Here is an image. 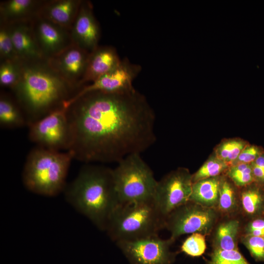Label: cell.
<instances>
[{"mask_svg": "<svg viewBox=\"0 0 264 264\" xmlns=\"http://www.w3.org/2000/svg\"><path fill=\"white\" fill-rule=\"evenodd\" d=\"M71 130L68 151L86 163L119 162L156 140L155 115L135 88L120 93L89 91L65 104Z\"/></svg>", "mask_w": 264, "mask_h": 264, "instance_id": "1", "label": "cell"}, {"mask_svg": "<svg viewBox=\"0 0 264 264\" xmlns=\"http://www.w3.org/2000/svg\"><path fill=\"white\" fill-rule=\"evenodd\" d=\"M27 125L61 108L77 90L42 58L20 61V76L12 90Z\"/></svg>", "mask_w": 264, "mask_h": 264, "instance_id": "2", "label": "cell"}, {"mask_svg": "<svg viewBox=\"0 0 264 264\" xmlns=\"http://www.w3.org/2000/svg\"><path fill=\"white\" fill-rule=\"evenodd\" d=\"M66 200L98 229L106 231L119 205L112 169L103 166H83L64 191Z\"/></svg>", "mask_w": 264, "mask_h": 264, "instance_id": "3", "label": "cell"}, {"mask_svg": "<svg viewBox=\"0 0 264 264\" xmlns=\"http://www.w3.org/2000/svg\"><path fill=\"white\" fill-rule=\"evenodd\" d=\"M72 153L37 147L28 154L22 172V181L29 191L54 197L64 192Z\"/></svg>", "mask_w": 264, "mask_h": 264, "instance_id": "4", "label": "cell"}, {"mask_svg": "<svg viewBox=\"0 0 264 264\" xmlns=\"http://www.w3.org/2000/svg\"><path fill=\"white\" fill-rule=\"evenodd\" d=\"M165 227V218L154 200L119 204L106 231L116 243L157 235Z\"/></svg>", "mask_w": 264, "mask_h": 264, "instance_id": "5", "label": "cell"}, {"mask_svg": "<svg viewBox=\"0 0 264 264\" xmlns=\"http://www.w3.org/2000/svg\"><path fill=\"white\" fill-rule=\"evenodd\" d=\"M113 170L119 204L153 199L157 181L140 154H130Z\"/></svg>", "mask_w": 264, "mask_h": 264, "instance_id": "6", "label": "cell"}, {"mask_svg": "<svg viewBox=\"0 0 264 264\" xmlns=\"http://www.w3.org/2000/svg\"><path fill=\"white\" fill-rule=\"evenodd\" d=\"M28 126L29 139L37 147L57 151L69 150L71 130L65 106Z\"/></svg>", "mask_w": 264, "mask_h": 264, "instance_id": "7", "label": "cell"}, {"mask_svg": "<svg viewBox=\"0 0 264 264\" xmlns=\"http://www.w3.org/2000/svg\"><path fill=\"white\" fill-rule=\"evenodd\" d=\"M192 180L187 171L179 170L157 181L153 200L165 219L175 209L190 201Z\"/></svg>", "mask_w": 264, "mask_h": 264, "instance_id": "8", "label": "cell"}, {"mask_svg": "<svg viewBox=\"0 0 264 264\" xmlns=\"http://www.w3.org/2000/svg\"><path fill=\"white\" fill-rule=\"evenodd\" d=\"M174 240H163L158 235L116 244L132 264H171L174 255L170 250Z\"/></svg>", "mask_w": 264, "mask_h": 264, "instance_id": "9", "label": "cell"}, {"mask_svg": "<svg viewBox=\"0 0 264 264\" xmlns=\"http://www.w3.org/2000/svg\"><path fill=\"white\" fill-rule=\"evenodd\" d=\"M141 70L139 65L132 63L127 58H125L115 68L91 84L82 87L68 101L89 91L114 93L132 90L134 88L133 82Z\"/></svg>", "mask_w": 264, "mask_h": 264, "instance_id": "10", "label": "cell"}, {"mask_svg": "<svg viewBox=\"0 0 264 264\" xmlns=\"http://www.w3.org/2000/svg\"><path fill=\"white\" fill-rule=\"evenodd\" d=\"M188 203L175 209L165 219V227L170 231L171 238L174 240L183 234L206 231L213 221L214 215L211 210Z\"/></svg>", "mask_w": 264, "mask_h": 264, "instance_id": "11", "label": "cell"}, {"mask_svg": "<svg viewBox=\"0 0 264 264\" xmlns=\"http://www.w3.org/2000/svg\"><path fill=\"white\" fill-rule=\"evenodd\" d=\"M35 39L42 56L47 60L72 44L70 31L39 15L31 20Z\"/></svg>", "mask_w": 264, "mask_h": 264, "instance_id": "12", "label": "cell"}, {"mask_svg": "<svg viewBox=\"0 0 264 264\" xmlns=\"http://www.w3.org/2000/svg\"><path fill=\"white\" fill-rule=\"evenodd\" d=\"M89 54L72 44L47 61L51 67L77 91L81 88Z\"/></svg>", "mask_w": 264, "mask_h": 264, "instance_id": "13", "label": "cell"}, {"mask_svg": "<svg viewBox=\"0 0 264 264\" xmlns=\"http://www.w3.org/2000/svg\"><path fill=\"white\" fill-rule=\"evenodd\" d=\"M69 31L72 44L88 53L99 46L100 28L94 16L91 2L82 0Z\"/></svg>", "mask_w": 264, "mask_h": 264, "instance_id": "14", "label": "cell"}, {"mask_svg": "<svg viewBox=\"0 0 264 264\" xmlns=\"http://www.w3.org/2000/svg\"><path fill=\"white\" fill-rule=\"evenodd\" d=\"M121 61L114 47L99 45L89 54L86 69L81 81V88L85 84L94 82L115 68Z\"/></svg>", "mask_w": 264, "mask_h": 264, "instance_id": "15", "label": "cell"}, {"mask_svg": "<svg viewBox=\"0 0 264 264\" xmlns=\"http://www.w3.org/2000/svg\"><path fill=\"white\" fill-rule=\"evenodd\" d=\"M82 0H45L38 15L70 31Z\"/></svg>", "mask_w": 264, "mask_h": 264, "instance_id": "16", "label": "cell"}, {"mask_svg": "<svg viewBox=\"0 0 264 264\" xmlns=\"http://www.w3.org/2000/svg\"><path fill=\"white\" fill-rule=\"evenodd\" d=\"M9 28L15 51L20 60L43 58L35 39L31 21L14 23L9 24Z\"/></svg>", "mask_w": 264, "mask_h": 264, "instance_id": "17", "label": "cell"}, {"mask_svg": "<svg viewBox=\"0 0 264 264\" xmlns=\"http://www.w3.org/2000/svg\"><path fill=\"white\" fill-rule=\"evenodd\" d=\"M45 0H7L0 2V23L31 21L39 14Z\"/></svg>", "mask_w": 264, "mask_h": 264, "instance_id": "18", "label": "cell"}, {"mask_svg": "<svg viewBox=\"0 0 264 264\" xmlns=\"http://www.w3.org/2000/svg\"><path fill=\"white\" fill-rule=\"evenodd\" d=\"M0 124L5 128H17L27 125L25 115L15 99L3 92L0 95Z\"/></svg>", "mask_w": 264, "mask_h": 264, "instance_id": "19", "label": "cell"}, {"mask_svg": "<svg viewBox=\"0 0 264 264\" xmlns=\"http://www.w3.org/2000/svg\"><path fill=\"white\" fill-rule=\"evenodd\" d=\"M220 186L219 182L215 178L196 181L192 185L190 201L207 205L214 204L219 196Z\"/></svg>", "mask_w": 264, "mask_h": 264, "instance_id": "20", "label": "cell"}, {"mask_svg": "<svg viewBox=\"0 0 264 264\" xmlns=\"http://www.w3.org/2000/svg\"><path fill=\"white\" fill-rule=\"evenodd\" d=\"M239 228V222L232 220L221 224L217 231V247L223 250H238L236 238Z\"/></svg>", "mask_w": 264, "mask_h": 264, "instance_id": "21", "label": "cell"}, {"mask_svg": "<svg viewBox=\"0 0 264 264\" xmlns=\"http://www.w3.org/2000/svg\"><path fill=\"white\" fill-rule=\"evenodd\" d=\"M20 60L0 62V84L12 90L17 84L20 76Z\"/></svg>", "mask_w": 264, "mask_h": 264, "instance_id": "22", "label": "cell"}, {"mask_svg": "<svg viewBox=\"0 0 264 264\" xmlns=\"http://www.w3.org/2000/svg\"><path fill=\"white\" fill-rule=\"evenodd\" d=\"M20 60L15 51L9 25L0 23V62Z\"/></svg>", "mask_w": 264, "mask_h": 264, "instance_id": "23", "label": "cell"}, {"mask_svg": "<svg viewBox=\"0 0 264 264\" xmlns=\"http://www.w3.org/2000/svg\"><path fill=\"white\" fill-rule=\"evenodd\" d=\"M209 264H250L238 250L216 249L211 256Z\"/></svg>", "mask_w": 264, "mask_h": 264, "instance_id": "24", "label": "cell"}, {"mask_svg": "<svg viewBox=\"0 0 264 264\" xmlns=\"http://www.w3.org/2000/svg\"><path fill=\"white\" fill-rule=\"evenodd\" d=\"M206 247L204 236L195 233L188 237L182 243V252L192 257H198L204 253Z\"/></svg>", "mask_w": 264, "mask_h": 264, "instance_id": "25", "label": "cell"}, {"mask_svg": "<svg viewBox=\"0 0 264 264\" xmlns=\"http://www.w3.org/2000/svg\"><path fill=\"white\" fill-rule=\"evenodd\" d=\"M263 197L257 189H251L242 194V202L244 211L249 214L256 213L263 202Z\"/></svg>", "mask_w": 264, "mask_h": 264, "instance_id": "26", "label": "cell"}, {"mask_svg": "<svg viewBox=\"0 0 264 264\" xmlns=\"http://www.w3.org/2000/svg\"><path fill=\"white\" fill-rule=\"evenodd\" d=\"M224 165L220 162L211 160L205 163L195 174L192 179L194 181L206 179L218 175Z\"/></svg>", "mask_w": 264, "mask_h": 264, "instance_id": "27", "label": "cell"}, {"mask_svg": "<svg viewBox=\"0 0 264 264\" xmlns=\"http://www.w3.org/2000/svg\"><path fill=\"white\" fill-rule=\"evenodd\" d=\"M243 242L256 261L264 262V237L247 235Z\"/></svg>", "mask_w": 264, "mask_h": 264, "instance_id": "28", "label": "cell"}, {"mask_svg": "<svg viewBox=\"0 0 264 264\" xmlns=\"http://www.w3.org/2000/svg\"><path fill=\"white\" fill-rule=\"evenodd\" d=\"M219 200L220 208L223 211L230 210L235 205L234 191L227 181L220 186Z\"/></svg>", "mask_w": 264, "mask_h": 264, "instance_id": "29", "label": "cell"}, {"mask_svg": "<svg viewBox=\"0 0 264 264\" xmlns=\"http://www.w3.org/2000/svg\"><path fill=\"white\" fill-rule=\"evenodd\" d=\"M263 153L259 148L255 146H250L243 149L238 156V160L242 163H253Z\"/></svg>", "mask_w": 264, "mask_h": 264, "instance_id": "30", "label": "cell"}, {"mask_svg": "<svg viewBox=\"0 0 264 264\" xmlns=\"http://www.w3.org/2000/svg\"><path fill=\"white\" fill-rule=\"evenodd\" d=\"M230 176L239 185H245L251 182L253 179V173H230Z\"/></svg>", "mask_w": 264, "mask_h": 264, "instance_id": "31", "label": "cell"}, {"mask_svg": "<svg viewBox=\"0 0 264 264\" xmlns=\"http://www.w3.org/2000/svg\"><path fill=\"white\" fill-rule=\"evenodd\" d=\"M243 149V145L242 143L233 141V146L227 160L231 161L236 159Z\"/></svg>", "mask_w": 264, "mask_h": 264, "instance_id": "32", "label": "cell"}, {"mask_svg": "<svg viewBox=\"0 0 264 264\" xmlns=\"http://www.w3.org/2000/svg\"><path fill=\"white\" fill-rule=\"evenodd\" d=\"M233 141L228 142L222 145L220 151V155L223 159H227L230 153Z\"/></svg>", "mask_w": 264, "mask_h": 264, "instance_id": "33", "label": "cell"}, {"mask_svg": "<svg viewBox=\"0 0 264 264\" xmlns=\"http://www.w3.org/2000/svg\"><path fill=\"white\" fill-rule=\"evenodd\" d=\"M264 229V219H259L253 220L247 227L248 232L254 230Z\"/></svg>", "mask_w": 264, "mask_h": 264, "instance_id": "34", "label": "cell"}, {"mask_svg": "<svg viewBox=\"0 0 264 264\" xmlns=\"http://www.w3.org/2000/svg\"><path fill=\"white\" fill-rule=\"evenodd\" d=\"M252 169L253 176L258 179L264 181V169L253 164Z\"/></svg>", "mask_w": 264, "mask_h": 264, "instance_id": "35", "label": "cell"}]
</instances>
